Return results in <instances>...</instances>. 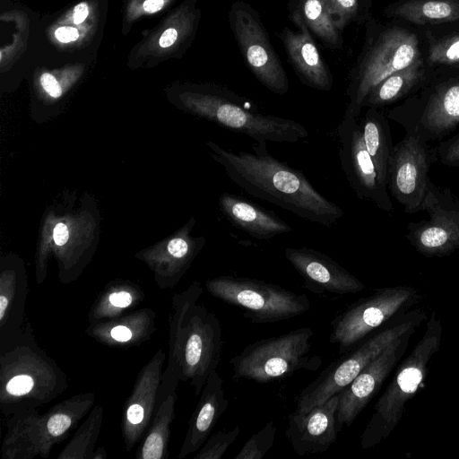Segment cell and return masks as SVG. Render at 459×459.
Listing matches in <instances>:
<instances>
[{
  "label": "cell",
  "mask_w": 459,
  "mask_h": 459,
  "mask_svg": "<svg viewBox=\"0 0 459 459\" xmlns=\"http://www.w3.org/2000/svg\"><path fill=\"white\" fill-rule=\"evenodd\" d=\"M207 145L228 178L255 198L326 227L343 216V210L322 195L301 170L273 156L266 142H256L252 152H230L212 142Z\"/></svg>",
  "instance_id": "cell-1"
},
{
  "label": "cell",
  "mask_w": 459,
  "mask_h": 459,
  "mask_svg": "<svg viewBox=\"0 0 459 459\" xmlns=\"http://www.w3.org/2000/svg\"><path fill=\"white\" fill-rule=\"evenodd\" d=\"M202 293L200 282L195 281L171 299L168 363L162 373L158 400L177 389L179 382H188L195 395H200L209 375L221 359V321L199 303Z\"/></svg>",
  "instance_id": "cell-2"
},
{
  "label": "cell",
  "mask_w": 459,
  "mask_h": 459,
  "mask_svg": "<svg viewBox=\"0 0 459 459\" xmlns=\"http://www.w3.org/2000/svg\"><path fill=\"white\" fill-rule=\"evenodd\" d=\"M67 386L65 372L39 347L28 317L0 340V409L6 418L53 402Z\"/></svg>",
  "instance_id": "cell-3"
},
{
  "label": "cell",
  "mask_w": 459,
  "mask_h": 459,
  "mask_svg": "<svg viewBox=\"0 0 459 459\" xmlns=\"http://www.w3.org/2000/svg\"><path fill=\"white\" fill-rule=\"evenodd\" d=\"M95 394H76L43 414L26 409L7 417L1 446L2 459L48 458L52 448L69 436L93 407Z\"/></svg>",
  "instance_id": "cell-4"
},
{
  "label": "cell",
  "mask_w": 459,
  "mask_h": 459,
  "mask_svg": "<svg viewBox=\"0 0 459 459\" xmlns=\"http://www.w3.org/2000/svg\"><path fill=\"white\" fill-rule=\"evenodd\" d=\"M313 336L312 328L301 327L247 345L230 359L233 378L264 384L285 378L299 370H317L322 359L311 354Z\"/></svg>",
  "instance_id": "cell-5"
},
{
  "label": "cell",
  "mask_w": 459,
  "mask_h": 459,
  "mask_svg": "<svg viewBox=\"0 0 459 459\" xmlns=\"http://www.w3.org/2000/svg\"><path fill=\"white\" fill-rule=\"evenodd\" d=\"M190 107L199 116L257 143H297L308 136L303 125L292 119L262 114L226 90L199 93L191 99Z\"/></svg>",
  "instance_id": "cell-6"
},
{
  "label": "cell",
  "mask_w": 459,
  "mask_h": 459,
  "mask_svg": "<svg viewBox=\"0 0 459 459\" xmlns=\"http://www.w3.org/2000/svg\"><path fill=\"white\" fill-rule=\"evenodd\" d=\"M209 293L236 306L255 324H273L302 315L310 308L307 297L262 280L223 275L205 282Z\"/></svg>",
  "instance_id": "cell-7"
},
{
  "label": "cell",
  "mask_w": 459,
  "mask_h": 459,
  "mask_svg": "<svg viewBox=\"0 0 459 459\" xmlns=\"http://www.w3.org/2000/svg\"><path fill=\"white\" fill-rule=\"evenodd\" d=\"M386 116L405 134L428 143L440 142L459 127V80L436 83L420 96L409 97Z\"/></svg>",
  "instance_id": "cell-8"
},
{
  "label": "cell",
  "mask_w": 459,
  "mask_h": 459,
  "mask_svg": "<svg viewBox=\"0 0 459 459\" xmlns=\"http://www.w3.org/2000/svg\"><path fill=\"white\" fill-rule=\"evenodd\" d=\"M420 59L417 36L401 28L381 34L362 62L349 89L346 111L359 119L361 102L368 93L392 74Z\"/></svg>",
  "instance_id": "cell-9"
},
{
  "label": "cell",
  "mask_w": 459,
  "mask_h": 459,
  "mask_svg": "<svg viewBox=\"0 0 459 459\" xmlns=\"http://www.w3.org/2000/svg\"><path fill=\"white\" fill-rule=\"evenodd\" d=\"M433 162L432 147L411 134H405L394 146L388 163L387 189L404 212L423 211Z\"/></svg>",
  "instance_id": "cell-10"
},
{
  "label": "cell",
  "mask_w": 459,
  "mask_h": 459,
  "mask_svg": "<svg viewBox=\"0 0 459 459\" xmlns=\"http://www.w3.org/2000/svg\"><path fill=\"white\" fill-rule=\"evenodd\" d=\"M423 211L429 220L407 225L405 237L410 243L429 255L459 250V197L429 179Z\"/></svg>",
  "instance_id": "cell-11"
},
{
  "label": "cell",
  "mask_w": 459,
  "mask_h": 459,
  "mask_svg": "<svg viewBox=\"0 0 459 459\" xmlns=\"http://www.w3.org/2000/svg\"><path fill=\"white\" fill-rule=\"evenodd\" d=\"M410 326L401 325L367 341L345 357L332 362L300 393L295 411L307 412L348 385L363 368L379 356Z\"/></svg>",
  "instance_id": "cell-12"
},
{
  "label": "cell",
  "mask_w": 459,
  "mask_h": 459,
  "mask_svg": "<svg viewBox=\"0 0 459 459\" xmlns=\"http://www.w3.org/2000/svg\"><path fill=\"white\" fill-rule=\"evenodd\" d=\"M230 21L239 48L255 78L273 92L285 94L289 90L285 70L257 15L247 4L237 2L231 7Z\"/></svg>",
  "instance_id": "cell-13"
},
{
  "label": "cell",
  "mask_w": 459,
  "mask_h": 459,
  "mask_svg": "<svg viewBox=\"0 0 459 459\" xmlns=\"http://www.w3.org/2000/svg\"><path fill=\"white\" fill-rule=\"evenodd\" d=\"M358 121L359 119L353 115L345 111L337 128L340 142L339 156L342 170L359 199L374 204L385 212H391L394 205L388 189L379 180Z\"/></svg>",
  "instance_id": "cell-14"
},
{
  "label": "cell",
  "mask_w": 459,
  "mask_h": 459,
  "mask_svg": "<svg viewBox=\"0 0 459 459\" xmlns=\"http://www.w3.org/2000/svg\"><path fill=\"white\" fill-rule=\"evenodd\" d=\"M406 293L381 292L355 301L331 321L329 341L341 353L351 351L370 331L387 319L406 299Z\"/></svg>",
  "instance_id": "cell-15"
},
{
  "label": "cell",
  "mask_w": 459,
  "mask_h": 459,
  "mask_svg": "<svg viewBox=\"0 0 459 459\" xmlns=\"http://www.w3.org/2000/svg\"><path fill=\"white\" fill-rule=\"evenodd\" d=\"M165 353L159 349L139 372L124 408L121 429L126 452L138 443L157 407Z\"/></svg>",
  "instance_id": "cell-16"
},
{
  "label": "cell",
  "mask_w": 459,
  "mask_h": 459,
  "mask_svg": "<svg viewBox=\"0 0 459 459\" xmlns=\"http://www.w3.org/2000/svg\"><path fill=\"white\" fill-rule=\"evenodd\" d=\"M285 257L301 275L304 288L315 294L345 295L364 285L330 256L310 247H287Z\"/></svg>",
  "instance_id": "cell-17"
},
{
  "label": "cell",
  "mask_w": 459,
  "mask_h": 459,
  "mask_svg": "<svg viewBox=\"0 0 459 459\" xmlns=\"http://www.w3.org/2000/svg\"><path fill=\"white\" fill-rule=\"evenodd\" d=\"M338 401L336 394L306 413L294 411L289 415L285 435L297 455L324 453L335 442Z\"/></svg>",
  "instance_id": "cell-18"
},
{
  "label": "cell",
  "mask_w": 459,
  "mask_h": 459,
  "mask_svg": "<svg viewBox=\"0 0 459 459\" xmlns=\"http://www.w3.org/2000/svg\"><path fill=\"white\" fill-rule=\"evenodd\" d=\"M396 346L395 340L368 363L348 385L337 393L339 401L335 422L338 432L344 426L351 425L370 397L377 392L392 366Z\"/></svg>",
  "instance_id": "cell-19"
},
{
  "label": "cell",
  "mask_w": 459,
  "mask_h": 459,
  "mask_svg": "<svg viewBox=\"0 0 459 459\" xmlns=\"http://www.w3.org/2000/svg\"><path fill=\"white\" fill-rule=\"evenodd\" d=\"M223 379L216 369L209 375L199 402L189 420L186 433L178 458L183 459L196 452L209 437L221 415L227 411Z\"/></svg>",
  "instance_id": "cell-20"
},
{
  "label": "cell",
  "mask_w": 459,
  "mask_h": 459,
  "mask_svg": "<svg viewBox=\"0 0 459 459\" xmlns=\"http://www.w3.org/2000/svg\"><path fill=\"white\" fill-rule=\"evenodd\" d=\"M157 315L151 307L126 312L118 316L91 323L85 333L100 343L110 347L138 346L157 331Z\"/></svg>",
  "instance_id": "cell-21"
},
{
  "label": "cell",
  "mask_w": 459,
  "mask_h": 459,
  "mask_svg": "<svg viewBox=\"0 0 459 459\" xmlns=\"http://www.w3.org/2000/svg\"><path fill=\"white\" fill-rule=\"evenodd\" d=\"M299 30L285 28L280 34L288 56L301 80L319 91H329L333 85L331 74L323 61L299 13L293 15Z\"/></svg>",
  "instance_id": "cell-22"
},
{
  "label": "cell",
  "mask_w": 459,
  "mask_h": 459,
  "mask_svg": "<svg viewBox=\"0 0 459 459\" xmlns=\"http://www.w3.org/2000/svg\"><path fill=\"white\" fill-rule=\"evenodd\" d=\"M219 204L222 214L235 228L259 240H269L292 230L291 226L273 212L237 195L222 193Z\"/></svg>",
  "instance_id": "cell-23"
},
{
  "label": "cell",
  "mask_w": 459,
  "mask_h": 459,
  "mask_svg": "<svg viewBox=\"0 0 459 459\" xmlns=\"http://www.w3.org/2000/svg\"><path fill=\"white\" fill-rule=\"evenodd\" d=\"M27 281L13 271H3L0 277V340L13 335L25 323Z\"/></svg>",
  "instance_id": "cell-24"
},
{
  "label": "cell",
  "mask_w": 459,
  "mask_h": 459,
  "mask_svg": "<svg viewBox=\"0 0 459 459\" xmlns=\"http://www.w3.org/2000/svg\"><path fill=\"white\" fill-rule=\"evenodd\" d=\"M426 79L420 59L395 72L375 86L361 102L362 108H381L410 96Z\"/></svg>",
  "instance_id": "cell-25"
},
{
  "label": "cell",
  "mask_w": 459,
  "mask_h": 459,
  "mask_svg": "<svg viewBox=\"0 0 459 459\" xmlns=\"http://www.w3.org/2000/svg\"><path fill=\"white\" fill-rule=\"evenodd\" d=\"M388 117L378 108H368L360 123L366 148L382 185L387 187L388 163L394 149Z\"/></svg>",
  "instance_id": "cell-26"
},
{
  "label": "cell",
  "mask_w": 459,
  "mask_h": 459,
  "mask_svg": "<svg viewBox=\"0 0 459 459\" xmlns=\"http://www.w3.org/2000/svg\"><path fill=\"white\" fill-rule=\"evenodd\" d=\"M177 389L170 390L158 401L156 412L150 428L143 438L135 457L137 459H167L170 426L175 418Z\"/></svg>",
  "instance_id": "cell-27"
},
{
  "label": "cell",
  "mask_w": 459,
  "mask_h": 459,
  "mask_svg": "<svg viewBox=\"0 0 459 459\" xmlns=\"http://www.w3.org/2000/svg\"><path fill=\"white\" fill-rule=\"evenodd\" d=\"M144 298V291L134 283L111 282L93 300L88 312L89 324L125 314L137 307Z\"/></svg>",
  "instance_id": "cell-28"
},
{
  "label": "cell",
  "mask_w": 459,
  "mask_h": 459,
  "mask_svg": "<svg viewBox=\"0 0 459 459\" xmlns=\"http://www.w3.org/2000/svg\"><path fill=\"white\" fill-rule=\"evenodd\" d=\"M393 14L417 24L451 22L459 20V0H412L405 2Z\"/></svg>",
  "instance_id": "cell-29"
},
{
  "label": "cell",
  "mask_w": 459,
  "mask_h": 459,
  "mask_svg": "<svg viewBox=\"0 0 459 459\" xmlns=\"http://www.w3.org/2000/svg\"><path fill=\"white\" fill-rule=\"evenodd\" d=\"M103 407L91 409L86 420L57 455V459H92L94 447L101 431Z\"/></svg>",
  "instance_id": "cell-30"
},
{
  "label": "cell",
  "mask_w": 459,
  "mask_h": 459,
  "mask_svg": "<svg viewBox=\"0 0 459 459\" xmlns=\"http://www.w3.org/2000/svg\"><path fill=\"white\" fill-rule=\"evenodd\" d=\"M301 10L305 23L317 37L332 48L342 47L339 30L329 13L325 0H302Z\"/></svg>",
  "instance_id": "cell-31"
},
{
  "label": "cell",
  "mask_w": 459,
  "mask_h": 459,
  "mask_svg": "<svg viewBox=\"0 0 459 459\" xmlns=\"http://www.w3.org/2000/svg\"><path fill=\"white\" fill-rule=\"evenodd\" d=\"M277 428L268 421L244 444L235 459H261L271 449L275 441Z\"/></svg>",
  "instance_id": "cell-32"
},
{
  "label": "cell",
  "mask_w": 459,
  "mask_h": 459,
  "mask_svg": "<svg viewBox=\"0 0 459 459\" xmlns=\"http://www.w3.org/2000/svg\"><path fill=\"white\" fill-rule=\"evenodd\" d=\"M239 433L238 425L229 430L221 429L215 432L206 439L194 459H221L238 438Z\"/></svg>",
  "instance_id": "cell-33"
},
{
  "label": "cell",
  "mask_w": 459,
  "mask_h": 459,
  "mask_svg": "<svg viewBox=\"0 0 459 459\" xmlns=\"http://www.w3.org/2000/svg\"><path fill=\"white\" fill-rule=\"evenodd\" d=\"M429 62L446 65L459 64V34L451 35L435 42L429 48Z\"/></svg>",
  "instance_id": "cell-34"
},
{
  "label": "cell",
  "mask_w": 459,
  "mask_h": 459,
  "mask_svg": "<svg viewBox=\"0 0 459 459\" xmlns=\"http://www.w3.org/2000/svg\"><path fill=\"white\" fill-rule=\"evenodd\" d=\"M435 162L459 169V134L432 147Z\"/></svg>",
  "instance_id": "cell-35"
},
{
  "label": "cell",
  "mask_w": 459,
  "mask_h": 459,
  "mask_svg": "<svg viewBox=\"0 0 459 459\" xmlns=\"http://www.w3.org/2000/svg\"><path fill=\"white\" fill-rule=\"evenodd\" d=\"M325 3L339 30L355 15L358 9L357 0H325Z\"/></svg>",
  "instance_id": "cell-36"
},
{
  "label": "cell",
  "mask_w": 459,
  "mask_h": 459,
  "mask_svg": "<svg viewBox=\"0 0 459 459\" xmlns=\"http://www.w3.org/2000/svg\"><path fill=\"white\" fill-rule=\"evenodd\" d=\"M422 379V372L415 367L404 368L397 377L396 382L400 389L405 394L416 391Z\"/></svg>",
  "instance_id": "cell-37"
},
{
  "label": "cell",
  "mask_w": 459,
  "mask_h": 459,
  "mask_svg": "<svg viewBox=\"0 0 459 459\" xmlns=\"http://www.w3.org/2000/svg\"><path fill=\"white\" fill-rule=\"evenodd\" d=\"M40 83L49 96L58 98L62 94L59 82L51 74L44 73L40 77Z\"/></svg>",
  "instance_id": "cell-38"
},
{
  "label": "cell",
  "mask_w": 459,
  "mask_h": 459,
  "mask_svg": "<svg viewBox=\"0 0 459 459\" xmlns=\"http://www.w3.org/2000/svg\"><path fill=\"white\" fill-rule=\"evenodd\" d=\"M55 37L60 42L68 43L75 41L79 37V32L75 28L65 26L55 31Z\"/></svg>",
  "instance_id": "cell-39"
},
{
  "label": "cell",
  "mask_w": 459,
  "mask_h": 459,
  "mask_svg": "<svg viewBox=\"0 0 459 459\" xmlns=\"http://www.w3.org/2000/svg\"><path fill=\"white\" fill-rule=\"evenodd\" d=\"M69 238V232L65 224L58 223L53 230V239L56 245L64 246Z\"/></svg>",
  "instance_id": "cell-40"
},
{
  "label": "cell",
  "mask_w": 459,
  "mask_h": 459,
  "mask_svg": "<svg viewBox=\"0 0 459 459\" xmlns=\"http://www.w3.org/2000/svg\"><path fill=\"white\" fill-rule=\"evenodd\" d=\"M178 36V33L176 29L169 28L160 36L159 44L161 48L170 47L176 42Z\"/></svg>",
  "instance_id": "cell-41"
},
{
  "label": "cell",
  "mask_w": 459,
  "mask_h": 459,
  "mask_svg": "<svg viewBox=\"0 0 459 459\" xmlns=\"http://www.w3.org/2000/svg\"><path fill=\"white\" fill-rule=\"evenodd\" d=\"M89 14L88 4L84 2L77 4L74 9V22L76 24L82 23Z\"/></svg>",
  "instance_id": "cell-42"
},
{
  "label": "cell",
  "mask_w": 459,
  "mask_h": 459,
  "mask_svg": "<svg viewBox=\"0 0 459 459\" xmlns=\"http://www.w3.org/2000/svg\"><path fill=\"white\" fill-rule=\"evenodd\" d=\"M164 4V0H145L143 7L148 13H153L160 11Z\"/></svg>",
  "instance_id": "cell-43"
},
{
  "label": "cell",
  "mask_w": 459,
  "mask_h": 459,
  "mask_svg": "<svg viewBox=\"0 0 459 459\" xmlns=\"http://www.w3.org/2000/svg\"><path fill=\"white\" fill-rule=\"evenodd\" d=\"M108 457L107 452L103 446H99L96 451H94L92 459H106Z\"/></svg>",
  "instance_id": "cell-44"
}]
</instances>
